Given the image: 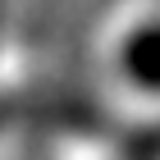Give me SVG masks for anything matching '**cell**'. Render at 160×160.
I'll use <instances>...</instances> for the list:
<instances>
[{"label":"cell","instance_id":"cell-1","mask_svg":"<svg viewBox=\"0 0 160 160\" xmlns=\"http://www.w3.org/2000/svg\"><path fill=\"white\" fill-rule=\"evenodd\" d=\"M101 55L110 64V78H133L137 87H160V5L137 0L119 5L101 28Z\"/></svg>","mask_w":160,"mask_h":160}]
</instances>
